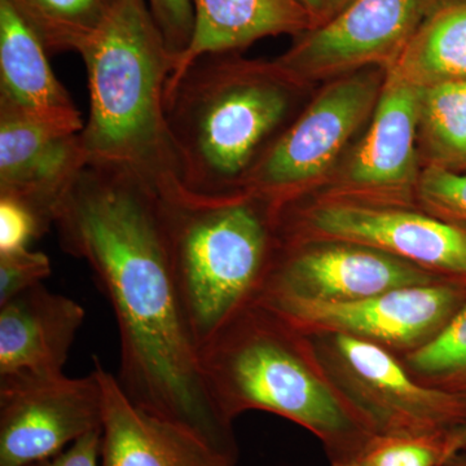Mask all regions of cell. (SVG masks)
<instances>
[{
  "instance_id": "7a4b0ae2",
  "label": "cell",
  "mask_w": 466,
  "mask_h": 466,
  "mask_svg": "<svg viewBox=\"0 0 466 466\" xmlns=\"http://www.w3.org/2000/svg\"><path fill=\"white\" fill-rule=\"evenodd\" d=\"M90 113L81 133L87 165L134 177L167 202L192 200L167 115L175 66L146 0H113L81 51Z\"/></svg>"
},
{
  "instance_id": "5bb4252c",
  "label": "cell",
  "mask_w": 466,
  "mask_h": 466,
  "mask_svg": "<svg viewBox=\"0 0 466 466\" xmlns=\"http://www.w3.org/2000/svg\"><path fill=\"white\" fill-rule=\"evenodd\" d=\"M87 165L81 133H67L0 106V198L29 208L45 232Z\"/></svg>"
},
{
  "instance_id": "2e32d148",
  "label": "cell",
  "mask_w": 466,
  "mask_h": 466,
  "mask_svg": "<svg viewBox=\"0 0 466 466\" xmlns=\"http://www.w3.org/2000/svg\"><path fill=\"white\" fill-rule=\"evenodd\" d=\"M85 309L38 284L0 305V376L63 375Z\"/></svg>"
},
{
  "instance_id": "603a6c76",
  "label": "cell",
  "mask_w": 466,
  "mask_h": 466,
  "mask_svg": "<svg viewBox=\"0 0 466 466\" xmlns=\"http://www.w3.org/2000/svg\"><path fill=\"white\" fill-rule=\"evenodd\" d=\"M466 451L461 437L370 438L357 458L370 466H449Z\"/></svg>"
},
{
  "instance_id": "9a60e30c",
  "label": "cell",
  "mask_w": 466,
  "mask_h": 466,
  "mask_svg": "<svg viewBox=\"0 0 466 466\" xmlns=\"http://www.w3.org/2000/svg\"><path fill=\"white\" fill-rule=\"evenodd\" d=\"M94 372L103 390L100 466L238 464L184 426L135 406L99 358Z\"/></svg>"
},
{
  "instance_id": "3957f363",
  "label": "cell",
  "mask_w": 466,
  "mask_h": 466,
  "mask_svg": "<svg viewBox=\"0 0 466 466\" xmlns=\"http://www.w3.org/2000/svg\"><path fill=\"white\" fill-rule=\"evenodd\" d=\"M299 87L271 61L208 55L167 88L168 128L193 198L240 195L296 115Z\"/></svg>"
},
{
  "instance_id": "cb8c5ba5",
  "label": "cell",
  "mask_w": 466,
  "mask_h": 466,
  "mask_svg": "<svg viewBox=\"0 0 466 466\" xmlns=\"http://www.w3.org/2000/svg\"><path fill=\"white\" fill-rule=\"evenodd\" d=\"M417 208L446 222L466 226V173L422 168Z\"/></svg>"
},
{
  "instance_id": "7c38bea8",
  "label": "cell",
  "mask_w": 466,
  "mask_h": 466,
  "mask_svg": "<svg viewBox=\"0 0 466 466\" xmlns=\"http://www.w3.org/2000/svg\"><path fill=\"white\" fill-rule=\"evenodd\" d=\"M101 426L103 390L95 372L0 376V466L39 464Z\"/></svg>"
},
{
  "instance_id": "e0dca14e",
  "label": "cell",
  "mask_w": 466,
  "mask_h": 466,
  "mask_svg": "<svg viewBox=\"0 0 466 466\" xmlns=\"http://www.w3.org/2000/svg\"><path fill=\"white\" fill-rule=\"evenodd\" d=\"M0 106L67 133L85 127L52 70L47 48L7 0H0Z\"/></svg>"
},
{
  "instance_id": "9c48e42d",
  "label": "cell",
  "mask_w": 466,
  "mask_h": 466,
  "mask_svg": "<svg viewBox=\"0 0 466 466\" xmlns=\"http://www.w3.org/2000/svg\"><path fill=\"white\" fill-rule=\"evenodd\" d=\"M420 95V88L386 75L366 135L308 198L417 208L424 168L417 140Z\"/></svg>"
},
{
  "instance_id": "4fadbf2b",
  "label": "cell",
  "mask_w": 466,
  "mask_h": 466,
  "mask_svg": "<svg viewBox=\"0 0 466 466\" xmlns=\"http://www.w3.org/2000/svg\"><path fill=\"white\" fill-rule=\"evenodd\" d=\"M447 284L385 251L348 241L281 244L257 302L350 303L379 294Z\"/></svg>"
},
{
  "instance_id": "6da1fadb",
  "label": "cell",
  "mask_w": 466,
  "mask_h": 466,
  "mask_svg": "<svg viewBox=\"0 0 466 466\" xmlns=\"http://www.w3.org/2000/svg\"><path fill=\"white\" fill-rule=\"evenodd\" d=\"M61 247L90 266L118 325L119 386L135 406L184 426L238 462L232 422L208 392L180 300L167 201L140 180L86 165L55 213Z\"/></svg>"
},
{
  "instance_id": "d6a6232c",
  "label": "cell",
  "mask_w": 466,
  "mask_h": 466,
  "mask_svg": "<svg viewBox=\"0 0 466 466\" xmlns=\"http://www.w3.org/2000/svg\"><path fill=\"white\" fill-rule=\"evenodd\" d=\"M30 466H38V464H35V465H30Z\"/></svg>"
},
{
  "instance_id": "f1b7e54d",
  "label": "cell",
  "mask_w": 466,
  "mask_h": 466,
  "mask_svg": "<svg viewBox=\"0 0 466 466\" xmlns=\"http://www.w3.org/2000/svg\"><path fill=\"white\" fill-rule=\"evenodd\" d=\"M296 2L309 12V16L314 20V27L323 23L327 0H296Z\"/></svg>"
},
{
  "instance_id": "30bf717a",
  "label": "cell",
  "mask_w": 466,
  "mask_h": 466,
  "mask_svg": "<svg viewBox=\"0 0 466 466\" xmlns=\"http://www.w3.org/2000/svg\"><path fill=\"white\" fill-rule=\"evenodd\" d=\"M431 3L351 0L327 23L296 36L289 50L272 63L300 90L367 67L388 69Z\"/></svg>"
},
{
  "instance_id": "f546056e",
  "label": "cell",
  "mask_w": 466,
  "mask_h": 466,
  "mask_svg": "<svg viewBox=\"0 0 466 466\" xmlns=\"http://www.w3.org/2000/svg\"><path fill=\"white\" fill-rule=\"evenodd\" d=\"M350 2H351V0H327L323 23L321 24L327 23L328 20L336 16V15L339 14V12H341Z\"/></svg>"
},
{
  "instance_id": "ac0fdd59",
  "label": "cell",
  "mask_w": 466,
  "mask_h": 466,
  "mask_svg": "<svg viewBox=\"0 0 466 466\" xmlns=\"http://www.w3.org/2000/svg\"><path fill=\"white\" fill-rule=\"evenodd\" d=\"M192 2L195 29L191 45L175 64L168 84L198 58L231 54L268 36H299L314 27L309 12L296 0Z\"/></svg>"
},
{
  "instance_id": "d4e9b609",
  "label": "cell",
  "mask_w": 466,
  "mask_h": 466,
  "mask_svg": "<svg viewBox=\"0 0 466 466\" xmlns=\"http://www.w3.org/2000/svg\"><path fill=\"white\" fill-rule=\"evenodd\" d=\"M51 269V260L42 251L23 248L0 253V305L42 284Z\"/></svg>"
},
{
  "instance_id": "277c9868",
  "label": "cell",
  "mask_w": 466,
  "mask_h": 466,
  "mask_svg": "<svg viewBox=\"0 0 466 466\" xmlns=\"http://www.w3.org/2000/svg\"><path fill=\"white\" fill-rule=\"evenodd\" d=\"M202 372L227 421L265 410L314 434L330 464L357 458L373 437L319 361L308 336L259 302L200 349Z\"/></svg>"
},
{
  "instance_id": "8fae6325",
  "label": "cell",
  "mask_w": 466,
  "mask_h": 466,
  "mask_svg": "<svg viewBox=\"0 0 466 466\" xmlns=\"http://www.w3.org/2000/svg\"><path fill=\"white\" fill-rule=\"evenodd\" d=\"M259 303L309 336L345 334L401 358L443 332L466 305V289L452 284L417 285L350 303Z\"/></svg>"
},
{
  "instance_id": "d6986e66",
  "label": "cell",
  "mask_w": 466,
  "mask_h": 466,
  "mask_svg": "<svg viewBox=\"0 0 466 466\" xmlns=\"http://www.w3.org/2000/svg\"><path fill=\"white\" fill-rule=\"evenodd\" d=\"M386 75L420 90L466 82V0H433Z\"/></svg>"
},
{
  "instance_id": "ba28073f",
  "label": "cell",
  "mask_w": 466,
  "mask_h": 466,
  "mask_svg": "<svg viewBox=\"0 0 466 466\" xmlns=\"http://www.w3.org/2000/svg\"><path fill=\"white\" fill-rule=\"evenodd\" d=\"M281 244L348 241L385 251L466 289V226L419 208L306 200L281 208Z\"/></svg>"
},
{
  "instance_id": "ffe728a7",
  "label": "cell",
  "mask_w": 466,
  "mask_h": 466,
  "mask_svg": "<svg viewBox=\"0 0 466 466\" xmlns=\"http://www.w3.org/2000/svg\"><path fill=\"white\" fill-rule=\"evenodd\" d=\"M417 140L422 167L466 173V82L421 90Z\"/></svg>"
},
{
  "instance_id": "83f0119b",
  "label": "cell",
  "mask_w": 466,
  "mask_h": 466,
  "mask_svg": "<svg viewBox=\"0 0 466 466\" xmlns=\"http://www.w3.org/2000/svg\"><path fill=\"white\" fill-rule=\"evenodd\" d=\"M100 452L101 431H94L38 466H100Z\"/></svg>"
},
{
  "instance_id": "4dcf8cb0",
  "label": "cell",
  "mask_w": 466,
  "mask_h": 466,
  "mask_svg": "<svg viewBox=\"0 0 466 466\" xmlns=\"http://www.w3.org/2000/svg\"><path fill=\"white\" fill-rule=\"evenodd\" d=\"M332 466H370L359 458L341 460V461L332 462Z\"/></svg>"
},
{
  "instance_id": "52a82bcc",
  "label": "cell",
  "mask_w": 466,
  "mask_h": 466,
  "mask_svg": "<svg viewBox=\"0 0 466 466\" xmlns=\"http://www.w3.org/2000/svg\"><path fill=\"white\" fill-rule=\"evenodd\" d=\"M309 337L328 379L373 437L466 438V400L417 382L397 355L345 334Z\"/></svg>"
},
{
  "instance_id": "44dd1931",
  "label": "cell",
  "mask_w": 466,
  "mask_h": 466,
  "mask_svg": "<svg viewBox=\"0 0 466 466\" xmlns=\"http://www.w3.org/2000/svg\"><path fill=\"white\" fill-rule=\"evenodd\" d=\"M48 54L76 52L108 16L113 0H7Z\"/></svg>"
},
{
  "instance_id": "7402d4cb",
  "label": "cell",
  "mask_w": 466,
  "mask_h": 466,
  "mask_svg": "<svg viewBox=\"0 0 466 466\" xmlns=\"http://www.w3.org/2000/svg\"><path fill=\"white\" fill-rule=\"evenodd\" d=\"M400 359L417 382L466 400V305L433 341Z\"/></svg>"
},
{
  "instance_id": "8992f818",
  "label": "cell",
  "mask_w": 466,
  "mask_h": 466,
  "mask_svg": "<svg viewBox=\"0 0 466 466\" xmlns=\"http://www.w3.org/2000/svg\"><path fill=\"white\" fill-rule=\"evenodd\" d=\"M385 78L383 67H367L328 81L259 159L242 193L279 211L314 195L370 122Z\"/></svg>"
},
{
  "instance_id": "484cf974",
  "label": "cell",
  "mask_w": 466,
  "mask_h": 466,
  "mask_svg": "<svg viewBox=\"0 0 466 466\" xmlns=\"http://www.w3.org/2000/svg\"><path fill=\"white\" fill-rule=\"evenodd\" d=\"M146 2L159 33L164 36L168 52L177 64L191 45L193 29H195L193 2L192 0H146Z\"/></svg>"
},
{
  "instance_id": "4316f807",
  "label": "cell",
  "mask_w": 466,
  "mask_h": 466,
  "mask_svg": "<svg viewBox=\"0 0 466 466\" xmlns=\"http://www.w3.org/2000/svg\"><path fill=\"white\" fill-rule=\"evenodd\" d=\"M45 233L29 208L14 198H0V253L29 248Z\"/></svg>"
},
{
  "instance_id": "1f68e13d",
  "label": "cell",
  "mask_w": 466,
  "mask_h": 466,
  "mask_svg": "<svg viewBox=\"0 0 466 466\" xmlns=\"http://www.w3.org/2000/svg\"><path fill=\"white\" fill-rule=\"evenodd\" d=\"M449 466H466L465 453H461L458 458L453 459L452 461L450 462Z\"/></svg>"
},
{
  "instance_id": "5b68a950",
  "label": "cell",
  "mask_w": 466,
  "mask_h": 466,
  "mask_svg": "<svg viewBox=\"0 0 466 466\" xmlns=\"http://www.w3.org/2000/svg\"><path fill=\"white\" fill-rule=\"evenodd\" d=\"M171 260L193 339L201 349L258 300L280 250L271 202L250 195L167 202Z\"/></svg>"
}]
</instances>
